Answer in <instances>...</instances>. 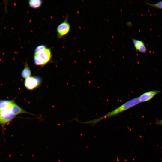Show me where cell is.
<instances>
[{"instance_id":"cell-10","label":"cell","mask_w":162,"mask_h":162,"mask_svg":"<svg viewBox=\"0 0 162 162\" xmlns=\"http://www.w3.org/2000/svg\"><path fill=\"white\" fill-rule=\"evenodd\" d=\"M32 74L31 70L26 61L24 64V67L21 73V77L24 79H26L30 76Z\"/></svg>"},{"instance_id":"cell-8","label":"cell","mask_w":162,"mask_h":162,"mask_svg":"<svg viewBox=\"0 0 162 162\" xmlns=\"http://www.w3.org/2000/svg\"><path fill=\"white\" fill-rule=\"evenodd\" d=\"M15 99H0V110H10L15 103Z\"/></svg>"},{"instance_id":"cell-13","label":"cell","mask_w":162,"mask_h":162,"mask_svg":"<svg viewBox=\"0 0 162 162\" xmlns=\"http://www.w3.org/2000/svg\"><path fill=\"white\" fill-rule=\"evenodd\" d=\"M147 4L151 7L162 9V1L159 2L155 4H151L146 2Z\"/></svg>"},{"instance_id":"cell-12","label":"cell","mask_w":162,"mask_h":162,"mask_svg":"<svg viewBox=\"0 0 162 162\" xmlns=\"http://www.w3.org/2000/svg\"><path fill=\"white\" fill-rule=\"evenodd\" d=\"M46 48V46L45 45L41 44L39 45L35 49L34 54H36L39 53Z\"/></svg>"},{"instance_id":"cell-6","label":"cell","mask_w":162,"mask_h":162,"mask_svg":"<svg viewBox=\"0 0 162 162\" xmlns=\"http://www.w3.org/2000/svg\"><path fill=\"white\" fill-rule=\"evenodd\" d=\"M161 92L159 91L153 90L145 92L139 97L140 102L141 103L149 101L156 94Z\"/></svg>"},{"instance_id":"cell-7","label":"cell","mask_w":162,"mask_h":162,"mask_svg":"<svg viewBox=\"0 0 162 162\" xmlns=\"http://www.w3.org/2000/svg\"><path fill=\"white\" fill-rule=\"evenodd\" d=\"M132 41L134 46L136 50L142 53H146L147 49L143 41L134 38H132Z\"/></svg>"},{"instance_id":"cell-1","label":"cell","mask_w":162,"mask_h":162,"mask_svg":"<svg viewBox=\"0 0 162 162\" xmlns=\"http://www.w3.org/2000/svg\"><path fill=\"white\" fill-rule=\"evenodd\" d=\"M139 97L130 100L123 104L113 110L106 115L97 118L83 122V123L90 124L94 125L100 121L106 118L117 115L120 113L128 110L140 103Z\"/></svg>"},{"instance_id":"cell-9","label":"cell","mask_w":162,"mask_h":162,"mask_svg":"<svg viewBox=\"0 0 162 162\" xmlns=\"http://www.w3.org/2000/svg\"><path fill=\"white\" fill-rule=\"evenodd\" d=\"M10 110L12 113L16 116L22 114H28L34 115L24 110L15 103L14 104Z\"/></svg>"},{"instance_id":"cell-3","label":"cell","mask_w":162,"mask_h":162,"mask_svg":"<svg viewBox=\"0 0 162 162\" xmlns=\"http://www.w3.org/2000/svg\"><path fill=\"white\" fill-rule=\"evenodd\" d=\"M16 117L10 110H0V125L3 133L5 126L8 124Z\"/></svg>"},{"instance_id":"cell-4","label":"cell","mask_w":162,"mask_h":162,"mask_svg":"<svg viewBox=\"0 0 162 162\" xmlns=\"http://www.w3.org/2000/svg\"><path fill=\"white\" fill-rule=\"evenodd\" d=\"M42 82V78L40 76H31L25 79L24 82V86L27 89L32 90L39 87Z\"/></svg>"},{"instance_id":"cell-11","label":"cell","mask_w":162,"mask_h":162,"mask_svg":"<svg viewBox=\"0 0 162 162\" xmlns=\"http://www.w3.org/2000/svg\"><path fill=\"white\" fill-rule=\"evenodd\" d=\"M43 1L41 0H30L28 1L29 7L33 9L40 8L42 4Z\"/></svg>"},{"instance_id":"cell-2","label":"cell","mask_w":162,"mask_h":162,"mask_svg":"<svg viewBox=\"0 0 162 162\" xmlns=\"http://www.w3.org/2000/svg\"><path fill=\"white\" fill-rule=\"evenodd\" d=\"M52 57L51 49L46 48L40 52L34 54V63L36 66H43L50 62Z\"/></svg>"},{"instance_id":"cell-14","label":"cell","mask_w":162,"mask_h":162,"mask_svg":"<svg viewBox=\"0 0 162 162\" xmlns=\"http://www.w3.org/2000/svg\"><path fill=\"white\" fill-rule=\"evenodd\" d=\"M155 124L158 125H162V119L157 120L155 122Z\"/></svg>"},{"instance_id":"cell-5","label":"cell","mask_w":162,"mask_h":162,"mask_svg":"<svg viewBox=\"0 0 162 162\" xmlns=\"http://www.w3.org/2000/svg\"><path fill=\"white\" fill-rule=\"evenodd\" d=\"M68 17L67 16L63 22L57 27V36L58 39H60L66 35L70 30V26L68 21Z\"/></svg>"}]
</instances>
